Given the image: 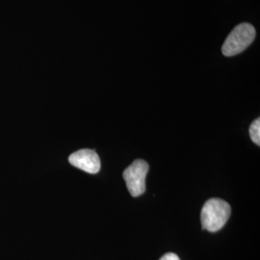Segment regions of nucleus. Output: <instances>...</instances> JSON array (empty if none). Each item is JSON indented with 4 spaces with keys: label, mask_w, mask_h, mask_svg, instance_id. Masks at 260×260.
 I'll return each mask as SVG.
<instances>
[{
    "label": "nucleus",
    "mask_w": 260,
    "mask_h": 260,
    "mask_svg": "<svg viewBox=\"0 0 260 260\" xmlns=\"http://www.w3.org/2000/svg\"><path fill=\"white\" fill-rule=\"evenodd\" d=\"M232 213L231 205L221 199H210L203 206L201 221L203 229L216 233L228 222Z\"/></svg>",
    "instance_id": "nucleus-1"
},
{
    "label": "nucleus",
    "mask_w": 260,
    "mask_h": 260,
    "mask_svg": "<svg viewBox=\"0 0 260 260\" xmlns=\"http://www.w3.org/2000/svg\"><path fill=\"white\" fill-rule=\"evenodd\" d=\"M255 29L247 22L238 24L225 39L222 52L226 57L237 55L247 49L255 38Z\"/></svg>",
    "instance_id": "nucleus-2"
},
{
    "label": "nucleus",
    "mask_w": 260,
    "mask_h": 260,
    "mask_svg": "<svg viewBox=\"0 0 260 260\" xmlns=\"http://www.w3.org/2000/svg\"><path fill=\"white\" fill-rule=\"evenodd\" d=\"M149 164L145 160H135L123 172V179L130 195L139 197L146 191V177L149 172Z\"/></svg>",
    "instance_id": "nucleus-3"
},
{
    "label": "nucleus",
    "mask_w": 260,
    "mask_h": 260,
    "mask_svg": "<svg viewBox=\"0 0 260 260\" xmlns=\"http://www.w3.org/2000/svg\"><path fill=\"white\" fill-rule=\"evenodd\" d=\"M70 163L89 174H98L101 170V159L92 149H80L72 153L69 157Z\"/></svg>",
    "instance_id": "nucleus-4"
},
{
    "label": "nucleus",
    "mask_w": 260,
    "mask_h": 260,
    "mask_svg": "<svg viewBox=\"0 0 260 260\" xmlns=\"http://www.w3.org/2000/svg\"><path fill=\"white\" fill-rule=\"evenodd\" d=\"M250 135L253 143H255L257 146L260 145V119H256L251 124L250 127Z\"/></svg>",
    "instance_id": "nucleus-5"
},
{
    "label": "nucleus",
    "mask_w": 260,
    "mask_h": 260,
    "mask_svg": "<svg viewBox=\"0 0 260 260\" xmlns=\"http://www.w3.org/2000/svg\"><path fill=\"white\" fill-rule=\"evenodd\" d=\"M160 260H180V258L177 256L176 253H166L165 255H163Z\"/></svg>",
    "instance_id": "nucleus-6"
}]
</instances>
